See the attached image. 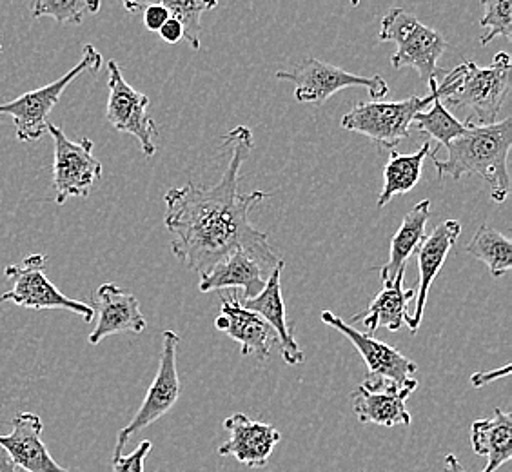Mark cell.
Instances as JSON below:
<instances>
[{"instance_id":"obj_1","label":"cell","mask_w":512,"mask_h":472,"mask_svg":"<svg viewBox=\"0 0 512 472\" xmlns=\"http://www.w3.org/2000/svg\"><path fill=\"white\" fill-rule=\"evenodd\" d=\"M224 148H231V157L217 186L200 187L188 182L166 193L164 226L175 235L171 251L189 271L202 275L229 253L242 249L271 275L282 258L269 246V236L249 222V211L267 193L238 191V175L251 155L253 133L246 126L231 129L222 140Z\"/></svg>"},{"instance_id":"obj_2","label":"cell","mask_w":512,"mask_h":472,"mask_svg":"<svg viewBox=\"0 0 512 472\" xmlns=\"http://www.w3.org/2000/svg\"><path fill=\"white\" fill-rule=\"evenodd\" d=\"M511 146L512 118L507 117L491 126L465 124L462 135L445 144V160L431 153L429 157L433 160L436 177L440 182L445 177L454 178V182H458L467 175H476L489 186L493 202L502 204L511 189V175L507 166Z\"/></svg>"},{"instance_id":"obj_3","label":"cell","mask_w":512,"mask_h":472,"mask_svg":"<svg viewBox=\"0 0 512 472\" xmlns=\"http://www.w3.org/2000/svg\"><path fill=\"white\" fill-rule=\"evenodd\" d=\"M440 86L444 88L442 100L462 115L463 124L491 126L511 93V57L503 51L496 53L487 68L462 62L445 75Z\"/></svg>"},{"instance_id":"obj_4","label":"cell","mask_w":512,"mask_h":472,"mask_svg":"<svg viewBox=\"0 0 512 472\" xmlns=\"http://www.w3.org/2000/svg\"><path fill=\"white\" fill-rule=\"evenodd\" d=\"M429 88L431 93L427 97L411 95L409 99L398 102H360L342 117V128L364 135L380 148L394 149L411 135L414 115L444 95V88L438 84V79L431 80Z\"/></svg>"},{"instance_id":"obj_5","label":"cell","mask_w":512,"mask_h":472,"mask_svg":"<svg viewBox=\"0 0 512 472\" xmlns=\"http://www.w3.org/2000/svg\"><path fill=\"white\" fill-rule=\"evenodd\" d=\"M378 40L396 44L391 57L394 69H414L427 84L442 73L438 60L444 55L447 40L404 8H393L385 13Z\"/></svg>"},{"instance_id":"obj_6","label":"cell","mask_w":512,"mask_h":472,"mask_svg":"<svg viewBox=\"0 0 512 472\" xmlns=\"http://www.w3.org/2000/svg\"><path fill=\"white\" fill-rule=\"evenodd\" d=\"M102 55L93 44H86L82 59L77 66L69 69L64 77L48 86L28 91L19 99L0 104V115H8L15 122V131L20 142H37L48 128L51 111L59 104L62 93L82 73H97L102 68Z\"/></svg>"},{"instance_id":"obj_7","label":"cell","mask_w":512,"mask_h":472,"mask_svg":"<svg viewBox=\"0 0 512 472\" xmlns=\"http://www.w3.org/2000/svg\"><path fill=\"white\" fill-rule=\"evenodd\" d=\"M48 256L42 253L26 256L20 264L4 269V276L10 280L11 289L0 296V304H13L33 311H57L64 309L69 313L82 316L89 324L95 316L93 307L60 293L55 284H51L46 275Z\"/></svg>"},{"instance_id":"obj_8","label":"cell","mask_w":512,"mask_h":472,"mask_svg":"<svg viewBox=\"0 0 512 472\" xmlns=\"http://www.w3.org/2000/svg\"><path fill=\"white\" fill-rule=\"evenodd\" d=\"M275 77L276 80L295 84V99L298 102L316 106H322L342 89L358 86L369 89V95L375 100H382L389 93V86L382 75L360 77L313 57L298 62L289 71H276Z\"/></svg>"},{"instance_id":"obj_9","label":"cell","mask_w":512,"mask_h":472,"mask_svg":"<svg viewBox=\"0 0 512 472\" xmlns=\"http://www.w3.org/2000/svg\"><path fill=\"white\" fill-rule=\"evenodd\" d=\"M46 131L55 142L53 157V191L55 204H66L71 197H89L102 177V164L93 155L95 142L89 138L71 140L55 124L48 122Z\"/></svg>"},{"instance_id":"obj_10","label":"cell","mask_w":512,"mask_h":472,"mask_svg":"<svg viewBox=\"0 0 512 472\" xmlns=\"http://www.w3.org/2000/svg\"><path fill=\"white\" fill-rule=\"evenodd\" d=\"M322 322L340 331L351 344L355 345L356 351L360 353L367 365V378L362 384L364 387L373 389L385 384L402 385V387L418 384V380L413 378L418 365L398 349L376 340L375 336L365 335L331 311H322Z\"/></svg>"},{"instance_id":"obj_11","label":"cell","mask_w":512,"mask_h":472,"mask_svg":"<svg viewBox=\"0 0 512 472\" xmlns=\"http://www.w3.org/2000/svg\"><path fill=\"white\" fill-rule=\"evenodd\" d=\"M178 344H180V336L177 333L173 331L162 333V351H160L157 374L149 385L146 398L135 414V418L124 429H120L113 454H122V449L126 447V443L133 434L160 420L164 414H168L173 409V405L177 404L178 396L182 391L177 369Z\"/></svg>"},{"instance_id":"obj_12","label":"cell","mask_w":512,"mask_h":472,"mask_svg":"<svg viewBox=\"0 0 512 472\" xmlns=\"http://www.w3.org/2000/svg\"><path fill=\"white\" fill-rule=\"evenodd\" d=\"M108 73L109 97L106 118L109 124L120 133L133 135L140 142L142 153L146 157H153L157 153L155 138L158 129L153 118L149 117L148 95L129 86L115 60H109Z\"/></svg>"},{"instance_id":"obj_13","label":"cell","mask_w":512,"mask_h":472,"mask_svg":"<svg viewBox=\"0 0 512 472\" xmlns=\"http://www.w3.org/2000/svg\"><path fill=\"white\" fill-rule=\"evenodd\" d=\"M460 235H462V224L458 220H445L442 226L434 227L431 235L424 236L422 244L416 249L420 278H418V289L414 291L413 313H409L405 318V324L409 325L411 333H416L420 329V324L424 320L429 289L433 286L434 278L438 276L440 269L444 267L445 260L453 251Z\"/></svg>"},{"instance_id":"obj_14","label":"cell","mask_w":512,"mask_h":472,"mask_svg":"<svg viewBox=\"0 0 512 472\" xmlns=\"http://www.w3.org/2000/svg\"><path fill=\"white\" fill-rule=\"evenodd\" d=\"M11 433L0 436V449L20 472H73L62 467L42 442L44 423L39 414L19 413Z\"/></svg>"},{"instance_id":"obj_15","label":"cell","mask_w":512,"mask_h":472,"mask_svg":"<svg viewBox=\"0 0 512 472\" xmlns=\"http://www.w3.org/2000/svg\"><path fill=\"white\" fill-rule=\"evenodd\" d=\"M93 311L99 315L97 327L91 331L88 342L99 345L108 336L138 335L146 329V318L140 311V302L133 293L120 289L117 284L108 282L95 291Z\"/></svg>"},{"instance_id":"obj_16","label":"cell","mask_w":512,"mask_h":472,"mask_svg":"<svg viewBox=\"0 0 512 472\" xmlns=\"http://www.w3.org/2000/svg\"><path fill=\"white\" fill-rule=\"evenodd\" d=\"M215 327L240 344L242 356H253L260 364H266L271 347L276 344L271 325L262 316L246 309L237 296H222V309Z\"/></svg>"},{"instance_id":"obj_17","label":"cell","mask_w":512,"mask_h":472,"mask_svg":"<svg viewBox=\"0 0 512 472\" xmlns=\"http://www.w3.org/2000/svg\"><path fill=\"white\" fill-rule=\"evenodd\" d=\"M224 427L231 436L218 447V454L233 456L237 462L253 469L266 467L269 456L282 440L275 425L255 422L244 413L231 414L224 420Z\"/></svg>"},{"instance_id":"obj_18","label":"cell","mask_w":512,"mask_h":472,"mask_svg":"<svg viewBox=\"0 0 512 472\" xmlns=\"http://www.w3.org/2000/svg\"><path fill=\"white\" fill-rule=\"evenodd\" d=\"M284 266L286 262L282 260L271 271V275L267 276L266 287L262 289V293L251 300H244L242 305L256 315L262 316L267 324L271 325L284 362L289 365H298L306 360V354L296 344L295 335L287 324L286 304L282 298V284H280V275Z\"/></svg>"},{"instance_id":"obj_19","label":"cell","mask_w":512,"mask_h":472,"mask_svg":"<svg viewBox=\"0 0 512 472\" xmlns=\"http://www.w3.org/2000/svg\"><path fill=\"white\" fill-rule=\"evenodd\" d=\"M418 384L394 385L385 384L380 387H364L360 385L353 398V409L356 418L362 423H375L382 427H396L405 425L409 427L413 418L405 407V400L416 391Z\"/></svg>"},{"instance_id":"obj_20","label":"cell","mask_w":512,"mask_h":472,"mask_svg":"<svg viewBox=\"0 0 512 472\" xmlns=\"http://www.w3.org/2000/svg\"><path fill=\"white\" fill-rule=\"evenodd\" d=\"M266 269L256 262L255 258L247 255L246 251L237 249L222 258L206 273L200 275L202 293L224 291V289H242L244 300H251L262 293L266 287ZM242 300V302H244Z\"/></svg>"},{"instance_id":"obj_21","label":"cell","mask_w":512,"mask_h":472,"mask_svg":"<svg viewBox=\"0 0 512 472\" xmlns=\"http://www.w3.org/2000/svg\"><path fill=\"white\" fill-rule=\"evenodd\" d=\"M404 278L405 269H402L394 280L384 282V289L373 298L367 309L351 318V325L364 322L365 335L369 336H375L380 327L396 333L409 316V307L414 300V289L405 291Z\"/></svg>"},{"instance_id":"obj_22","label":"cell","mask_w":512,"mask_h":472,"mask_svg":"<svg viewBox=\"0 0 512 472\" xmlns=\"http://www.w3.org/2000/svg\"><path fill=\"white\" fill-rule=\"evenodd\" d=\"M471 447L485 458L482 472L498 471L512 458V416L503 409H494L491 418L476 420L471 427Z\"/></svg>"},{"instance_id":"obj_23","label":"cell","mask_w":512,"mask_h":472,"mask_svg":"<svg viewBox=\"0 0 512 472\" xmlns=\"http://www.w3.org/2000/svg\"><path fill=\"white\" fill-rule=\"evenodd\" d=\"M431 218V200H422L405 215L398 231L391 240V253L387 264L376 267L380 271L382 282H391L396 275L405 269L407 260L422 244L425 236V226Z\"/></svg>"},{"instance_id":"obj_24","label":"cell","mask_w":512,"mask_h":472,"mask_svg":"<svg viewBox=\"0 0 512 472\" xmlns=\"http://www.w3.org/2000/svg\"><path fill=\"white\" fill-rule=\"evenodd\" d=\"M429 153H431L429 140H425L422 148L411 155H402L396 151L391 153V158L384 168V189L376 200L378 209L387 206L394 197L409 193L420 182L424 160L429 157Z\"/></svg>"},{"instance_id":"obj_25","label":"cell","mask_w":512,"mask_h":472,"mask_svg":"<svg viewBox=\"0 0 512 472\" xmlns=\"http://www.w3.org/2000/svg\"><path fill=\"white\" fill-rule=\"evenodd\" d=\"M465 251L487 266L494 278H502L512 267V240L494 227H478Z\"/></svg>"},{"instance_id":"obj_26","label":"cell","mask_w":512,"mask_h":472,"mask_svg":"<svg viewBox=\"0 0 512 472\" xmlns=\"http://www.w3.org/2000/svg\"><path fill=\"white\" fill-rule=\"evenodd\" d=\"M144 8L148 4H160L169 11L171 19H177L184 28V40L193 50H200V33H202V13L215 10L218 0H137Z\"/></svg>"},{"instance_id":"obj_27","label":"cell","mask_w":512,"mask_h":472,"mask_svg":"<svg viewBox=\"0 0 512 472\" xmlns=\"http://www.w3.org/2000/svg\"><path fill=\"white\" fill-rule=\"evenodd\" d=\"M413 126L420 133H425V137L434 138L438 142V146L449 144L451 140L460 137L465 131V124L445 108L442 97L434 99L427 111L416 113L413 118Z\"/></svg>"},{"instance_id":"obj_28","label":"cell","mask_w":512,"mask_h":472,"mask_svg":"<svg viewBox=\"0 0 512 472\" xmlns=\"http://www.w3.org/2000/svg\"><path fill=\"white\" fill-rule=\"evenodd\" d=\"M102 2L100 0H33L31 15L33 19L51 17L59 24H82L86 15H97Z\"/></svg>"},{"instance_id":"obj_29","label":"cell","mask_w":512,"mask_h":472,"mask_svg":"<svg viewBox=\"0 0 512 472\" xmlns=\"http://www.w3.org/2000/svg\"><path fill=\"white\" fill-rule=\"evenodd\" d=\"M482 8L485 10L480 26L487 33L480 39L482 46L491 44L494 39H512V0H482Z\"/></svg>"},{"instance_id":"obj_30","label":"cell","mask_w":512,"mask_h":472,"mask_svg":"<svg viewBox=\"0 0 512 472\" xmlns=\"http://www.w3.org/2000/svg\"><path fill=\"white\" fill-rule=\"evenodd\" d=\"M151 449H153V443L144 440L128 456L113 454V472H144V463H146Z\"/></svg>"},{"instance_id":"obj_31","label":"cell","mask_w":512,"mask_h":472,"mask_svg":"<svg viewBox=\"0 0 512 472\" xmlns=\"http://www.w3.org/2000/svg\"><path fill=\"white\" fill-rule=\"evenodd\" d=\"M171 19V15H169V11L164 8V6H160V4H148V6H144V26H146V30L153 31V33H158L160 28Z\"/></svg>"},{"instance_id":"obj_32","label":"cell","mask_w":512,"mask_h":472,"mask_svg":"<svg viewBox=\"0 0 512 472\" xmlns=\"http://www.w3.org/2000/svg\"><path fill=\"white\" fill-rule=\"evenodd\" d=\"M511 373V365H503L502 369H493V371H483V373H474L471 376V385L474 389L483 387V385L491 384L498 378H505L507 374Z\"/></svg>"},{"instance_id":"obj_33","label":"cell","mask_w":512,"mask_h":472,"mask_svg":"<svg viewBox=\"0 0 512 472\" xmlns=\"http://www.w3.org/2000/svg\"><path fill=\"white\" fill-rule=\"evenodd\" d=\"M158 35H160V39L164 40V42H168V44H178V42L184 40V28H182V24H180L177 19H169L168 22L160 28Z\"/></svg>"},{"instance_id":"obj_34","label":"cell","mask_w":512,"mask_h":472,"mask_svg":"<svg viewBox=\"0 0 512 472\" xmlns=\"http://www.w3.org/2000/svg\"><path fill=\"white\" fill-rule=\"evenodd\" d=\"M444 472H467L463 469L460 460L454 456V454H447L445 456Z\"/></svg>"},{"instance_id":"obj_35","label":"cell","mask_w":512,"mask_h":472,"mask_svg":"<svg viewBox=\"0 0 512 472\" xmlns=\"http://www.w3.org/2000/svg\"><path fill=\"white\" fill-rule=\"evenodd\" d=\"M0 472H20L13 463L10 462V458L6 456V453L0 449Z\"/></svg>"},{"instance_id":"obj_36","label":"cell","mask_w":512,"mask_h":472,"mask_svg":"<svg viewBox=\"0 0 512 472\" xmlns=\"http://www.w3.org/2000/svg\"><path fill=\"white\" fill-rule=\"evenodd\" d=\"M122 4H124V8L129 13H138L140 10H144L140 4H138L137 0H122Z\"/></svg>"},{"instance_id":"obj_37","label":"cell","mask_w":512,"mask_h":472,"mask_svg":"<svg viewBox=\"0 0 512 472\" xmlns=\"http://www.w3.org/2000/svg\"><path fill=\"white\" fill-rule=\"evenodd\" d=\"M349 2H351V6H353V8H358V6H360V0H349Z\"/></svg>"},{"instance_id":"obj_38","label":"cell","mask_w":512,"mask_h":472,"mask_svg":"<svg viewBox=\"0 0 512 472\" xmlns=\"http://www.w3.org/2000/svg\"><path fill=\"white\" fill-rule=\"evenodd\" d=\"M360 472H362V471H360Z\"/></svg>"}]
</instances>
